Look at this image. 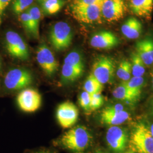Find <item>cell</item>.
Here are the masks:
<instances>
[{
  "instance_id": "6da1fadb",
  "label": "cell",
  "mask_w": 153,
  "mask_h": 153,
  "mask_svg": "<svg viewBox=\"0 0 153 153\" xmlns=\"http://www.w3.org/2000/svg\"><path fill=\"white\" fill-rule=\"evenodd\" d=\"M92 135L86 127L77 126L71 127L59 139V144L72 153H84L91 144Z\"/></svg>"
},
{
  "instance_id": "7a4b0ae2",
  "label": "cell",
  "mask_w": 153,
  "mask_h": 153,
  "mask_svg": "<svg viewBox=\"0 0 153 153\" xmlns=\"http://www.w3.org/2000/svg\"><path fill=\"white\" fill-rule=\"evenodd\" d=\"M129 144L135 153H153V137L148 124L140 122L134 126Z\"/></svg>"
},
{
  "instance_id": "3957f363",
  "label": "cell",
  "mask_w": 153,
  "mask_h": 153,
  "mask_svg": "<svg viewBox=\"0 0 153 153\" xmlns=\"http://www.w3.org/2000/svg\"><path fill=\"white\" fill-rule=\"evenodd\" d=\"M116 71L115 61L107 56H100L93 63L92 74L102 85L113 82Z\"/></svg>"
},
{
  "instance_id": "277c9868",
  "label": "cell",
  "mask_w": 153,
  "mask_h": 153,
  "mask_svg": "<svg viewBox=\"0 0 153 153\" xmlns=\"http://www.w3.org/2000/svg\"><path fill=\"white\" fill-rule=\"evenodd\" d=\"M49 40L56 51H62L68 48L71 44L73 40L71 26L66 22L56 23L51 29Z\"/></svg>"
},
{
  "instance_id": "5b68a950",
  "label": "cell",
  "mask_w": 153,
  "mask_h": 153,
  "mask_svg": "<svg viewBox=\"0 0 153 153\" xmlns=\"http://www.w3.org/2000/svg\"><path fill=\"white\" fill-rule=\"evenodd\" d=\"M71 13L77 21L85 23H94L101 20V6L89 5L74 2Z\"/></svg>"
},
{
  "instance_id": "8992f818",
  "label": "cell",
  "mask_w": 153,
  "mask_h": 153,
  "mask_svg": "<svg viewBox=\"0 0 153 153\" xmlns=\"http://www.w3.org/2000/svg\"><path fill=\"white\" fill-rule=\"evenodd\" d=\"M30 71L22 68H16L9 71L4 79L6 88L12 91L21 90L28 87L33 82Z\"/></svg>"
},
{
  "instance_id": "52a82bcc",
  "label": "cell",
  "mask_w": 153,
  "mask_h": 153,
  "mask_svg": "<svg viewBox=\"0 0 153 153\" xmlns=\"http://www.w3.org/2000/svg\"><path fill=\"white\" fill-rule=\"evenodd\" d=\"M129 134L126 128L119 126H110L105 134L109 147L116 153H123L129 143Z\"/></svg>"
},
{
  "instance_id": "ba28073f",
  "label": "cell",
  "mask_w": 153,
  "mask_h": 153,
  "mask_svg": "<svg viewBox=\"0 0 153 153\" xmlns=\"http://www.w3.org/2000/svg\"><path fill=\"white\" fill-rule=\"evenodd\" d=\"M6 48L9 55L13 57L26 60L30 57L27 45L18 33L8 31L5 35Z\"/></svg>"
},
{
  "instance_id": "9c48e42d",
  "label": "cell",
  "mask_w": 153,
  "mask_h": 153,
  "mask_svg": "<svg viewBox=\"0 0 153 153\" xmlns=\"http://www.w3.org/2000/svg\"><path fill=\"white\" fill-rule=\"evenodd\" d=\"M16 103L19 109L26 113H32L38 110L42 103L40 94L35 89H23L16 97Z\"/></svg>"
},
{
  "instance_id": "30bf717a",
  "label": "cell",
  "mask_w": 153,
  "mask_h": 153,
  "mask_svg": "<svg viewBox=\"0 0 153 153\" xmlns=\"http://www.w3.org/2000/svg\"><path fill=\"white\" fill-rule=\"evenodd\" d=\"M79 111L76 105L66 101L59 104L56 110V119L60 126L65 129L73 127L78 119Z\"/></svg>"
},
{
  "instance_id": "8fae6325",
  "label": "cell",
  "mask_w": 153,
  "mask_h": 153,
  "mask_svg": "<svg viewBox=\"0 0 153 153\" xmlns=\"http://www.w3.org/2000/svg\"><path fill=\"white\" fill-rule=\"evenodd\" d=\"M36 60L44 73L52 76L58 71L59 64L51 49L44 43L39 46L36 51Z\"/></svg>"
},
{
  "instance_id": "7c38bea8",
  "label": "cell",
  "mask_w": 153,
  "mask_h": 153,
  "mask_svg": "<svg viewBox=\"0 0 153 153\" xmlns=\"http://www.w3.org/2000/svg\"><path fill=\"white\" fill-rule=\"evenodd\" d=\"M126 10L123 0H103L101 5L102 16L108 22L118 21L124 16Z\"/></svg>"
},
{
  "instance_id": "4fadbf2b",
  "label": "cell",
  "mask_w": 153,
  "mask_h": 153,
  "mask_svg": "<svg viewBox=\"0 0 153 153\" xmlns=\"http://www.w3.org/2000/svg\"><path fill=\"white\" fill-rule=\"evenodd\" d=\"M90 44L95 49L108 50L120 44V40L115 34L108 31H101L93 35Z\"/></svg>"
},
{
  "instance_id": "5bb4252c",
  "label": "cell",
  "mask_w": 153,
  "mask_h": 153,
  "mask_svg": "<svg viewBox=\"0 0 153 153\" xmlns=\"http://www.w3.org/2000/svg\"><path fill=\"white\" fill-rule=\"evenodd\" d=\"M136 52L146 66L153 65V38L147 37L137 42Z\"/></svg>"
},
{
  "instance_id": "9a60e30c",
  "label": "cell",
  "mask_w": 153,
  "mask_h": 153,
  "mask_svg": "<svg viewBox=\"0 0 153 153\" xmlns=\"http://www.w3.org/2000/svg\"><path fill=\"white\" fill-rule=\"evenodd\" d=\"M130 117V114L127 110L116 112L102 111L100 115V121L102 124L107 126H120L129 120Z\"/></svg>"
},
{
  "instance_id": "2e32d148",
  "label": "cell",
  "mask_w": 153,
  "mask_h": 153,
  "mask_svg": "<svg viewBox=\"0 0 153 153\" xmlns=\"http://www.w3.org/2000/svg\"><path fill=\"white\" fill-rule=\"evenodd\" d=\"M121 31L126 38L131 40L137 39L142 34V23L136 18H129L121 26Z\"/></svg>"
},
{
  "instance_id": "e0dca14e",
  "label": "cell",
  "mask_w": 153,
  "mask_h": 153,
  "mask_svg": "<svg viewBox=\"0 0 153 153\" xmlns=\"http://www.w3.org/2000/svg\"><path fill=\"white\" fill-rule=\"evenodd\" d=\"M112 95L116 99L130 104H135L141 97V95L132 91L123 83L115 88Z\"/></svg>"
},
{
  "instance_id": "ac0fdd59",
  "label": "cell",
  "mask_w": 153,
  "mask_h": 153,
  "mask_svg": "<svg viewBox=\"0 0 153 153\" xmlns=\"http://www.w3.org/2000/svg\"><path fill=\"white\" fill-rule=\"evenodd\" d=\"M132 12L137 16L149 19L153 10V0H130Z\"/></svg>"
},
{
  "instance_id": "d6986e66",
  "label": "cell",
  "mask_w": 153,
  "mask_h": 153,
  "mask_svg": "<svg viewBox=\"0 0 153 153\" xmlns=\"http://www.w3.org/2000/svg\"><path fill=\"white\" fill-rule=\"evenodd\" d=\"M84 68L64 62L61 71V81L64 83L74 82L82 76Z\"/></svg>"
},
{
  "instance_id": "ffe728a7",
  "label": "cell",
  "mask_w": 153,
  "mask_h": 153,
  "mask_svg": "<svg viewBox=\"0 0 153 153\" xmlns=\"http://www.w3.org/2000/svg\"><path fill=\"white\" fill-rule=\"evenodd\" d=\"M131 73L133 76H143L146 72V65L136 52L131 56Z\"/></svg>"
},
{
  "instance_id": "44dd1931",
  "label": "cell",
  "mask_w": 153,
  "mask_h": 153,
  "mask_svg": "<svg viewBox=\"0 0 153 153\" xmlns=\"http://www.w3.org/2000/svg\"><path fill=\"white\" fill-rule=\"evenodd\" d=\"M116 71L117 76L122 82H127L132 76L131 61L127 59L121 61Z\"/></svg>"
},
{
  "instance_id": "7402d4cb",
  "label": "cell",
  "mask_w": 153,
  "mask_h": 153,
  "mask_svg": "<svg viewBox=\"0 0 153 153\" xmlns=\"http://www.w3.org/2000/svg\"><path fill=\"white\" fill-rule=\"evenodd\" d=\"M103 88L102 85L98 80L93 76L92 74H90L86 78L83 85L84 91L92 95L96 93H100Z\"/></svg>"
},
{
  "instance_id": "603a6c76",
  "label": "cell",
  "mask_w": 153,
  "mask_h": 153,
  "mask_svg": "<svg viewBox=\"0 0 153 153\" xmlns=\"http://www.w3.org/2000/svg\"><path fill=\"white\" fill-rule=\"evenodd\" d=\"M64 4V0H45L42 3V7L45 14L52 15L60 11Z\"/></svg>"
},
{
  "instance_id": "cb8c5ba5",
  "label": "cell",
  "mask_w": 153,
  "mask_h": 153,
  "mask_svg": "<svg viewBox=\"0 0 153 153\" xmlns=\"http://www.w3.org/2000/svg\"><path fill=\"white\" fill-rule=\"evenodd\" d=\"M132 91L141 95L143 88L146 84V79L143 76H131L127 82H121Z\"/></svg>"
},
{
  "instance_id": "d4e9b609",
  "label": "cell",
  "mask_w": 153,
  "mask_h": 153,
  "mask_svg": "<svg viewBox=\"0 0 153 153\" xmlns=\"http://www.w3.org/2000/svg\"><path fill=\"white\" fill-rule=\"evenodd\" d=\"M19 20L22 23V26L25 30L26 31L28 35L33 36L34 38H38L39 34L36 33L31 18L27 11L23 12L19 16Z\"/></svg>"
},
{
  "instance_id": "484cf974",
  "label": "cell",
  "mask_w": 153,
  "mask_h": 153,
  "mask_svg": "<svg viewBox=\"0 0 153 153\" xmlns=\"http://www.w3.org/2000/svg\"><path fill=\"white\" fill-rule=\"evenodd\" d=\"M64 62L68 63L80 68H85L84 61L81 54L76 51H73L66 56Z\"/></svg>"
},
{
  "instance_id": "4316f807",
  "label": "cell",
  "mask_w": 153,
  "mask_h": 153,
  "mask_svg": "<svg viewBox=\"0 0 153 153\" xmlns=\"http://www.w3.org/2000/svg\"><path fill=\"white\" fill-rule=\"evenodd\" d=\"M27 11L33 22V27L38 34H39V23L41 18V11L36 6H33L29 8Z\"/></svg>"
},
{
  "instance_id": "83f0119b",
  "label": "cell",
  "mask_w": 153,
  "mask_h": 153,
  "mask_svg": "<svg viewBox=\"0 0 153 153\" xmlns=\"http://www.w3.org/2000/svg\"><path fill=\"white\" fill-rule=\"evenodd\" d=\"M33 0H14L13 2V10L16 14H20L29 7Z\"/></svg>"
},
{
  "instance_id": "f1b7e54d",
  "label": "cell",
  "mask_w": 153,
  "mask_h": 153,
  "mask_svg": "<svg viewBox=\"0 0 153 153\" xmlns=\"http://www.w3.org/2000/svg\"><path fill=\"white\" fill-rule=\"evenodd\" d=\"M79 104L81 107L86 112H90V103H91V94L88 92L83 91L81 93L79 99Z\"/></svg>"
},
{
  "instance_id": "f546056e",
  "label": "cell",
  "mask_w": 153,
  "mask_h": 153,
  "mask_svg": "<svg viewBox=\"0 0 153 153\" xmlns=\"http://www.w3.org/2000/svg\"><path fill=\"white\" fill-rule=\"evenodd\" d=\"M104 103V97L100 93L91 95V111H96L100 108Z\"/></svg>"
},
{
  "instance_id": "4dcf8cb0",
  "label": "cell",
  "mask_w": 153,
  "mask_h": 153,
  "mask_svg": "<svg viewBox=\"0 0 153 153\" xmlns=\"http://www.w3.org/2000/svg\"><path fill=\"white\" fill-rule=\"evenodd\" d=\"M127 110L126 106L123 104L117 103V104H111L105 107L102 111L105 112H120L123 111Z\"/></svg>"
},
{
  "instance_id": "1f68e13d",
  "label": "cell",
  "mask_w": 153,
  "mask_h": 153,
  "mask_svg": "<svg viewBox=\"0 0 153 153\" xmlns=\"http://www.w3.org/2000/svg\"><path fill=\"white\" fill-rule=\"evenodd\" d=\"M11 0H0V25L2 22V18L6 7L9 5Z\"/></svg>"
},
{
  "instance_id": "d6a6232c",
  "label": "cell",
  "mask_w": 153,
  "mask_h": 153,
  "mask_svg": "<svg viewBox=\"0 0 153 153\" xmlns=\"http://www.w3.org/2000/svg\"><path fill=\"white\" fill-rule=\"evenodd\" d=\"M150 112L151 115H152L153 117V98L151 102H150Z\"/></svg>"
},
{
  "instance_id": "836d02e7",
  "label": "cell",
  "mask_w": 153,
  "mask_h": 153,
  "mask_svg": "<svg viewBox=\"0 0 153 153\" xmlns=\"http://www.w3.org/2000/svg\"><path fill=\"white\" fill-rule=\"evenodd\" d=\"M148 126H149V127L150 128V131L152 133V136L153 137V123H152L150 125H148Z\"/></svg>"
},
{
  "instance_id": "e575fe53",
  "label": "cell",
  "mask_w": 153,
  "mask_h": 153,
  "mask_svg": "<svg viewBox=\"0 0 153 153\" xmlns=\"http://www.w3.org/2000/svg\"><path fill=\"white\" fill-rule=\"evenodd\" d=\"M151 76H152V88H153V71L152 72V74H151Z\"/></svg>"
},
{
  "instance_id": "d590c367",
  "label": "cell",
  "mask_w": 153,
  "mask_h": 153,
  "mask_svg": "<svg viewBox=\"0 0 153 153\" xmlns=\"http://www.w3.org/2000/svg\"><path fill=\"white\" fill-rule=\"evenodd\" d=\"M123 153H135L134 152H133L132 150H128V151H126V152H124Z\"/></svg>"
},
{
  "instance_id": "8d00e7d4",
  "label": "cell",
  "mask_w": 153,
  "mask_h": 153,
  "mask_svg": "<svg viewBox=\"0 0 153 153\" xmlns=\"http://www.w3.org/2000/svg\"><path fill=\"white\" fill-rule=\"evenodd\" d=\"M38 153H52L48 151H43V152H39Z\"/></svg>"
},
{
  "instance_id": "74e56055",
  "label": "cell",
  "mask_w": 153,
  "mask_h": 153,
  "mask_svg": "<svg viewBox=\"0 0 153 153\" xmlns=\"http://www.w3.org/2000/svg\"><path fill=\"white\" fill-rule=\"evenodd\" d=\"M95 153H106L104 152H103V151H101V150H98V151H97V152Z\"/></svg>"
},
{
  "instance_id": "f35d334b",
  "label": "cell",
  "mask_w": 153,
  "mask_h": 153,
  "mask_svg": "<svg viewBox=\"0 0 153 153\" xmlns=\"http://www.w3.org/2000/svg\"><path fill=\"white\" fill-rule=\"evenodd\" d=\"M37 1H39V2H40V3H42H42H43V2H44L45 0H37Z\"/></svg>"
},
{
  "instance_id": "ab89813d",
  "label": "cell",
  "mask_w": 153,
  "mask_h": 153,
  "mask_svg": "<svg viewBox=\"0 0 153 153\" xmlns=\"http://www.w3.org/2000/svg\"><path fill=\"white\" fill-rule=\"evenodd\" d=\"M0 67H1V60H0Z\"/></svg>"
}]
</instances>
